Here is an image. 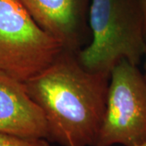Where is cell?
I'll return each instance as SVG.
<instances>
[{
	"label": "cell",
	"mask_w": 146,
	"mask_h": 146,
	"mask_svg": "<svg viewBox=\"0 0 146 146\" xmlns=\"http://www.w3.org/2000/svg\"><path fill=\"white\" fill-rule=\"evenodd\" d=\"M20 0H0V72L23 83L42 72L64 50Z\"/></svg>",
	"instance_id": "3957f363"
},
{
	"label": "cell",
	"mask_w": 146,
	"mask_h": 146,
	"mask_svg": "<svg viewBox=\"0 0 146 146\" xmlns=\"http://www.w3.org/2000/svg\"><path fill=\"white\" fill-rule=\"evenodd\" d=\"M92 42L77 54L85 68L110 73L121 59L138 64L146 50L144 18L138 1L92 0Z\"/></svg>",
	"instance_id": "7a4b0ae2"
},
{
	"label": "cell",
	"mask_w": 146,
	"mask_h": 146,
	"mask_svg": "<svg viewBox=\"0 0 146 146\" xmlns=\"http://www.w3.org/2000/svg\"><path fill=\"white\" fill-rule=\"evenodd\" d=\"M0 132L24 138H48L46 117L25 83L1 72Z\"/></svg>",
	"instance_id": "5b68a950"
},
{
	"label": "cell",
	"mask_w": 146,
	"mask_h": 146,
	"mask_svg": "<svg viewBox=\"0 0 146 146\" xmlns=\"http://www.w3.org/2000/svg\"><path fill=\"white\" fill-rule=\"evenodd\" d=\"M138 1H139L141 11H142V14H143L144 24H145V33L146 37V0H138Z\"/></svg>",
	"instance_id": "ba28073f"
},
{
	"label": "cell",
	"mask_w": 146,
	"mask_h": 146,
	"mask_svg": "<svg viewBox=\"0 0 146 146\" xmlns=\"http://www.w3.org/2000/svg\"><path fill=\"white\" fill-rule=\"evenodd\" d=\"M0 146H51L46 139H33L0 132Z\"/></svg>",
	"instance_id": "52a82bcc"
},
{
	"label": "cell",
	"mask_w": 146,
	"mask_h": 146,
	"mask_svg": "<svg viewBox=\"0 0 146 146\" xmlns=\"http://www.w3.org/2000/svg\"><path fill=\"white\" fill-rule=\"evenodd\" d=\"M36 24L76 52L83 33V0H20Z\"/></svg>",
	"instance_id": "8992f818"
},
{
	"label": "cell",
	"mask_w": 146,
	"mask_h": 146,
	"mask_svg": "<svg viewBox=\"0 0 146 146\" xmlns=\"http://www.w3.org/2000/svg\"><path fill=\"white\" fill-rule=\"evenodd\" d=\"M136 146H146V141H145L144 143H142L141 145H136Z\"/></svg>",
	"instance_id": "30bf717a"
},
{
	"label": "cell",
	"mask_w": 146,
	"mask_h": 146,
	"mask_svg": "<svg viewBox=\"0 0 146 146\" xmlns=\"http://www.w3.org/2000/svg\"><path fill=\"white\" fill-rule=\"evenodd\" d=\"M144 56H145V63H144V73H143V76H144V78H145L146 81V50L145 52Z\"/></svg>",
	"instance_id": "9c48e42d"
},
{
	"label": "cell",
	"mask_w": 146,
	"mask_h": 146,
	"mask_svg": "<svg viewBox=\"0 0 146 146\" xmlns=\"http://www.w3.org/2000/svg\"><path fill=\"white\" fill-rule=\"evenodd\" d=\"M75 53L64 50L25 85L46 117L47 140L62 146H94L104 117L110 74L88 70Z\"/></svg>",
	"instance_id": "6da1fadb"
},
{
	"label": "cell",
	"mask_w": 146,
	"mask_h": 146,
	"mask_svg": "<svg viewBox=\"0 0 146 146\" xmlns=\"http://www.w3.org/2000/svg\"><path fill=\"white\" fill-rule=\"evenodd\" d=\"M146 141V81L137 65L121 59L110 73L102 123L94 146Z\"/></svg>",
	"instance_id": "277c9868"
}]
</instances>
